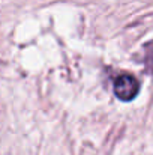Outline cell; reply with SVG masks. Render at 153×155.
<instances>
[{"label": "cell", "instance_id": "1", "mask_svg": "<svg viewBox=\"0 0 153 155\" xmlns=\"http://www.w3.org/2000/svg\"><path fill=\"white\" fill-rule=\"evenodd\" d=\"M140 92V83L134 75L123 74L114 80V94L120 101H131Z\"/></svg>", "mask_w": 153, "mask_h": 155}]
</instances>
